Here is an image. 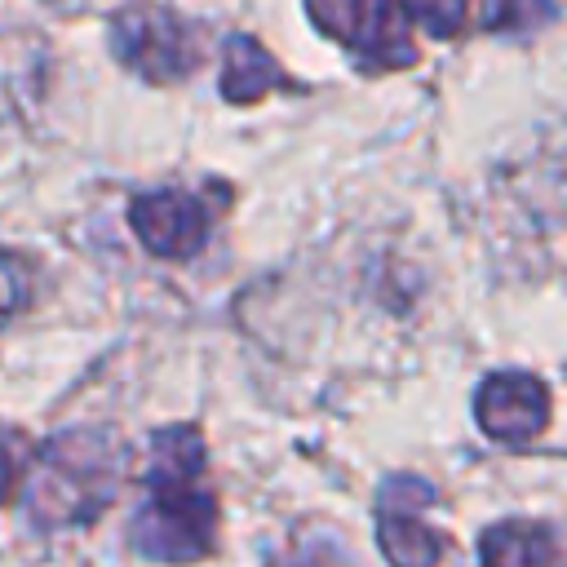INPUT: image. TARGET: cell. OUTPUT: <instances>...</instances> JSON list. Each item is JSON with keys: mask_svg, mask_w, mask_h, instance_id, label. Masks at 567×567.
<instances>
[{"mask_svg": "<svg viewBox=\"0 0 567 567\" xmlns=\"http://www.w3.org/2000/svg\"><path fill=\"white\" fill-rule=\"evenodd\" d=\"M31 301V275L18 257L0 252V323H9L13 315H22Z\"/></svg>", "mask_w": 567, "mask_h": 567, "instance_id": "cell-11", "label": "cell"}, {"mask_svg": "<svg viewBox=\"0 0 567 567\" xmlns=\"http://www.w3.org/2000/svg\"><path fill=\"white\" fill-rule=\"evenodd\" d=\"M13 483H18V465H13V456H9V447H4V439H0V501H9Z\"/></svg>", "mask_w": 567, "mask_h": 567, "instance_id": "cell-13", "label": "cell"}, {"mask_svg": "<svg viewBox=\"0 0 567 567\" xmlns=\"http://www.w3.org/2000/svg\"><path fill=\"white\" fill-rule=\"evenodd\" d=\"M284 75L275 66V58L257 40H248V35H230L226 40V53H221V97L226 102H257Z\"/></svg>", "mask_w": 567, "mask_h": 567, "instance_id": "cell-9", "label": "cell"}, {"mask_svg": "<svg viewBox=\"0 0 567 567\" xmlns=\"http://www.w3.org/2000/svg\"><path fill=\"white\" fill-rule=\"evenodd\" d=\"M120 443L106 430H62L44 443L31 483H27V509L40 527H66L97 518L102 505H111L120 483Z\"/></svg>", "mask_w": 567, "mask_h": 567, "instance_id": "cell-2", "label": "cell"}, {"mask_svg": "<svg viewBox=\"0 0 567 567\" xmlns=\"http://www.w3.org/2000/svg\"><path fill=\"white\" fill-rule=\"evenodd\" d=\"M474 416H478L483 434H492L501 443H523L545 430L549 394L532 372H496L478 385Z\"/></svg>", "mask_w": 567, "mask_h": 567, "instance_id": "cell-6", "label": "cell"}, {"mask_svg": "<svg viewBox=\"0 0 567 567\" xmlns=\"http://www.w3.org/2000/svg\"><path fill=\"white\" fill-rule=\"evenodd\" d=\"M430 501V487H412V496H399V483L385 487L381 496V514H377V540H381V554L394 563V567H434L443 558V540L439 532L412 514V505Z\"/></svg>", "mask_w": 567, "mask_h": 567, "instance_id": "cell-7", "label": "cell"}, {"mask_svg": "<svg viewBox=\"0 0 567 567\" xmlns=\"http://www.w3.org/2000/svg\"><path fill=\"white\" fill-rule=\"evenodd\" d=\"M478 558H483V567H563L554 536L532 523H501V527L483 532Z\"/></svg>", "mask_w": 567, "mask_h": 567, "instance_id": "cell-8", "label": "cell"}, {"mask_svg": "<svg viewBox=\"0 0 567 567\" xmlns=\"http://www.w3.org/2000/svg\"><path fill=\"white\" fill-rule=\"evenodd\" d=\"M142 483H146V501L133 518V549L155 563L208 558L217 532V501L208 487L199 430L190 425L155 430Z\"/></svg>", "mask_w": 567, "mask_h": 567, "instance_id": "cell-1", "label": "cell"}, {"mask_svg": "<svg viewBox=\"0 0 567 567\" xmlns=\"http://www.w3.org/2000/svg\"><path fill=\"white\" fill-rule=\"evenodd\" d=\"M319 31L377 66H408L416 58L408 9L399 0H306Z\"/></svg>", "mask_w": 567, "mask_h": 567, "instance_id": "cell-4", "label": "cell"}, {"mask_svg": "<svg viewBox=\"0 0 567 567\" xmlns=\"http://www.w3.org/2000/svg\"><path fill=\"white\" fill-rule=\"evenodd\" d=\"M403 4L430 35H456L470 18V0H403Z\"/></svg>", "mask_w": 567, "mask_h": 567, "instance_id": "cell-10", "label": "cell"}, {"mask_svg": "<svg viewBox=\"0 0 567 567\" xmlns=\"http://www.w3.org/2000/svg\"><path fill=\"white\" fill-rule=\"evenodd\" d=\"M111 49L128 71H137L151 84L186 80L199 66L195 31L164 4H146V0L124 4L111 18Z\"/></svg>", "mask_w": 567, "mask_h": 567, "instance_id": "cell-3", "label": "cell"}, {"mask_svg": "<svg viewBox=\"0 0 567 567\" xmlns=\"http://www.w3.org/2000/svg\"><path fill=\"white\" fill-rule=\"evenodd\" d=\"M549 13H554L549 0H496L492 27H501V31H532V27H540Z\"/></svg>", "mask_w": 567, "mask_h": 567, "instance_id": "cell-12", "label": "cell"}, {"mask_svg": "<svg viewBox=\"0 0 567 567\" xmlns=\"http://www.w3.org/2000/svg\"><path fill=\"white\" fill-rule=\"evenodd\" d=\"M133 235L155 257H195L208 244V208L186 190H151L128 208Z\"/></svg>", "mask_w": 567, "mask_h": 567, "instance_id": "cell-5", "label": "cell"}]
</instances>
